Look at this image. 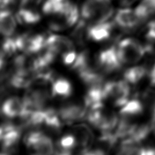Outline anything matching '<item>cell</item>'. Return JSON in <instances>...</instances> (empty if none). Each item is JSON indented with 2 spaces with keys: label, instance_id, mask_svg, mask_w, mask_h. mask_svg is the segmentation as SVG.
I'll list each match as a JSON object with an SVG mask.
<instances>
[{
  "label": "cell",
  "instance_id": "6da1fadb",
  "mask_svg": "<svg viewBox=\"0 0 155 155\" xmlns=\"http://www.w3.org/2000/svg\"><path fill=\"white\" fill-rule=\"evenodd\" d=\"M113 13L110 0H86L81 9L82 20L93 24L108 21Z\"/></svg>",
  "mask_w": 155,
  "mask_h": 155
},
{
  "label": "cell",
  "instance_id": "7a4b0ae2",
  "mask_svg": "<svg viewBox=\"0 0 155 155\" xmlns=\"http://www.w3.org/2000/svg\"><path fill=\"white\" fill-rule=\"evenodd\" d=\"M30 155H53L54 145L48 136L40 131H32L24 138Z\"/></svg>",
  "mask_w": 155,
  "mask_h": 155
},
{
  "label": "cell",
  "instance_id": "3957f363",
  "mask_svg": "<svg viewBox=\"0 0 155 155\" xmlns=\"http://www.w3.org/2000/svg\"><path fill=\"white\" fill-rule=\"evenodd\" d=\"M117 51L122 64H134L146 54L147 49L136 39L127 38L120 42Z\"/></svg>",
  "mask_w": 155,
  "mask_h": 155
},
{
  "label": "cell",
  "instance_id": "277c9868",
  "mask_svg": "<svg viewBox=\"0 0 155 155\" xmlns=\"http://www.w3.org/2000/svg\"><path fill=\"white\" fill-rule=\"evenodd\" d=\"M104 92L105 99L110 98L115 105L123 107L129 101L130 88L125 80L111 81L104 83Z\"/></svg>",
  "mask_w": 155,
  "mask_h": 155
},
{
  "label": "cell",
  "instance_id": "5b68a950",
  "mask_svg": "<svg viewBox=\"0 0 155 155\" xmlns=\"http://www.w3.org/2000/svg\"><path fill=\"white\" fill-rule=\"evenodd\" d=\"M97 64L104 74H110L119 70L122 66V62L118 55L117 47L112 45L100 51L97 57Z\"/></svg>",
  "mask_w": 155,
  "mask_h": 155
},
{
  "label": "cell",
  "instance_id": "8992f818",
  "mask_svg": "<svg viewBox=\"0 0 155 155\" xmlns=\"http://www.w3.org/2000/svg\"><path fill=\"white\" fill-rule=\"evenodd\" d=\"M87 112V107L85 104L82 105L75 103H69L61 107L58 114L62 122L70 124L84 119L86 117Z\"/></svg>",
  "mask_w": 155,
  "mask_h": 155
},
{
  "label": "cell",
  "instance_id": "52a82bcc",
  "mask_svg": "<svg viewBox=\"0 0 155 155\" xmlns=\"http://www.w3.org/2000/svg\"><path fill=\"white\" fill-rule=\"evenodd\" d=\"M21 136V128L10 122L2 125L0 137L3 149L8 151L16 146Z\"/></svg>",
  "mask_w": 155,
  "mask_h": 155
},
{
  "label": "cell",
  "instance_id": "ba28073f",
  "mask_svg": "<svg viewBox=\"0 0 155 155\" xmlns=\"http://www.w3.org/2000/svg\"><path fill=\"white\" fill-rule=\"evenodd\" d=\"M114 25L115 23L109 21L91 24L86 30L87 37L95 42L106 40L111 36Z\"/></svg>",
  "mask_w": 155,
  "mask_h": 155
},
{
  "label": "cell",
  "instance_id": "9c48e42d",
  "mask_svg": "<svg viewBox=\"0 0 155 155\" xmlns=\"http://www.w3.org/2000/svg\"><path fill=\"white\" fill-rule=\"evenodd\" d=\"M73 135L77 141V147L81 152L89 149L94 141V136L91 129L86 124H79L74 127Z\"/></svg>",
  "mask_w": 155,
  "mask_h": 155
},
{
  "label": "cell",
  "instance_id": "30bf717a",
  "mask_svg": "<svg viewBox=\"0 0 155 155\" xmlns=\"http://www.w3.org/2000/svg\"><path fill=\"white\" fill-rule=\"evenodd\" d=\"M114 23L124 30H132L140 24L135 11L130 8L118 10L115 15Z\"/></svg>",
  "mask_w": 155,
  "mask_h": 155
},
{
  "label": "cell",
  "instance_id": "8fae6325",
  "mask_svg": "<svg viewBox=\"0 0 155 155\" xmlns=\"http://www.w3.org/2000/svg\"><path fill=\"white\" fill-rule=\"evenodd\" d=\"M117 155H155V149L145 148L140 142L124 139L121 143Z\"/></svg>",
  "mask_w": 155,
  "mask_h": 155
},
{
  "label": "cell",
  "instance_id": "7c38bea8",
  "mask_svg": "<svg viewBox=\"0 0 155 155\" xmlns=\"http://www.w3.org/2000/svg\"><path fill=\"white\" fill-rule=\"evenodd\" d=\"M45 47L49 48L56 54L67 52L70 50L74 49L73 42L65 36L58 35H51L46 38Z\"/></svg>",
  "mask_w": 155,
  "mask_h": 155
},
{
  "label": "cell",
  "instance_id": "4fadbf2b",
  "mask_svg": "<svg viewBox=\"0 0 155 155\" xmlns=\"http://www.w3.org/2000/svg\"><path fill=\"white\" fill-rule=\"evenodd\" d=\"M24 108L23 100L21 101L17 97H12L6 100L2 104V112L6 117L14 118L21 117Z\"/></svg>",
  "mask_w": 155,
  "mask_h": 155
},
{
  "label": "cell",
  "instance_id": "5bb4252c",
  "mask_svg": "<svg viewBox=\"0 0 155 155\" xmlns=\"http://www.w3.org/2000/svg\"><path fill=\"white\" fill-rule=\"evenodd\" d=\"M16 17L18 21L24 24H35L41 19L40 15L36 12L35 6L21 5Z\"/></svg>",
  "mask_w": 155,
  "mask_h": 155
},
{
  "label": "cell",
  "instance_id": "9a60e30c",
  "mask_svg": "<svg viewBox=\"0 0 155 155\" xmlns=\"http://www.w3.org/2000/svg\"><path fill=\"white\" fill-rule=\"evenodd\" d=\"M135 12L140 24L155 17V0H142L136 8Z\"/></svg>",
  "mask_w": 155,
  "mask_h": 155
},
{
  "label": "cell",
  "instance_id": "2e32d148",
  "mask_svg": "<svg viewBox=\"0 0 155 155\" xmlns=\"http://www.w3.org/2000/svg\"><path fill=\"white\" fill-rule=\"evenodd\" d=\"M71 0H46L42 6V12L45 15L61 14L71 4Z\"/></svg>",
  "mask_w": 155,
  "mask_h": 155
},
{
  "label": "cell",
  "instance_id": "e0dca14e",
  "mask_svg": "<svg viewBox=\"0 0 155 155\" xmlns=\"http://www.w3.org/2000/svg\"><path fill=\"white\" fill-rule=\"evenodd\" d=\"M1 33L5 37L11 36L16 28V21L10 11L2 10L0 15Z\"/></svg>",
  "mask_w": 155,
  "mask_h": 155
},
{
  "label": "cell",
  "instance_id": "ac0fdd59",
  "mask_svg": "<svg viewBox=\"0 0 155 155\" xmlns=\"http://www.w3.org/2000/svg\"><path fill=\"white\" fill-rule=\"evenodd\" d=\"M51 93L53 96L68 98L72 94V86L66 79L59 78L51 83Z\"/></svg>",
  "mask_w": 155,
  "mask_h": 155
},
{
  "label": "cell",
  "instance_id": "d6986e66",
  "mask_svg": "<svg viewBox=\"0 0 155 155\" xmlns=\"http://www.w3.org/2000/svg\"><path fill=\"white\" fill-rule=\"evenodd\" d=\"M143 104L137 98L129 100L127 104L121 107L120 116L121 117L132 119L133 117L140 115L143 112Z\"/></svg>",
  "mask_w": 155,
  "mask_h": 155
},
{
  "label": "cell",
  "instance_id": "ffe728a7",
  "mask_svg": "<svg viewBox=\"0 0 155 155\" xmlns=\"http://www.w3.org/2000/svg\"><path fill=\"white\" fill-rule=\"evenodd\" d=\"M148 74V70L143 66H136L129 68L124 73V80L129 84H137Z\"/></svg>",
  "mask_w": 155,
  "mask_h": 155
},
{
  "label": "cell",
  "instance_id": "44dd1931",
  "mask_svg": "<svg viewBox=\"0 0 155 155\" xmlns=\"http://www.w3.org/2000/svg\"><path fill=\"white\" fill-rule=\"evenodd\" d=\"M18 50V45H17L15 38L6 37L5 40L3 42L2 45V55L3 56H10L15 54Z\"/></svg>",
  "mask_w": 155,
  "mask_h": 155
},
{
  "label": "cell",
  "instance_id": "7402d4cb",
  "mask_svg": "<svg viewBox=\"0 0 155 155\" xmlns=\"http://www.w3.org/2000/svg\"><path fill=\"white\" fill-rule=\"evenodd\" d=\"M58 147L73 151L76 147H77V141L74 135L68 134L62 136L58 142Z\"/></svg>",
  "mask_w": 155,
  "mask_h": 155
},
{
  "label": "cell",
  "instance_id": "603a6c76",
  "mask_svg": "<svg viewBox=\"0 0 155 155\" xmlns=\"http://www.w3.org/2000/svg\"><path fill=\"white\" fill-rule=\"evenodd\" d=\"M77 54L75 50L72 49L62 54V60L64 64L68 66H72L77 59Z\"/></svg>",
  "mask_w": 155,
  "mask_h": 155
},
{
  "label": "cell",
  "instance_id": "cb8c5ba5",
  "mask_svg": "<svg viewBox=\"0 0 155 155\" xmlns=\"http://www.w3.org/2000/svg\"><path fill=\"white\" fill-rule=\"evenodd\" d=\"M80 155H107V152L103 151L101 148H97L93 150L89 149L87 151H83V152H81Z\"/></svg>",
  "mask_w": 155,
  "mask_h": 155
},
{
  "label": "cell",
  "instance_id": "d4e9b609",
  "mask_svg": "<svg viewBox=\"0 0 155 155\" xmlns=\"http://www.w3.org/2000/svg\"><path fill=\"white\" fill-rule=\"evenodd\" d=\"M15 3V0H1L2 10H8L13 7Z\"/></svg>",
  "mask_w": 155,
  "mask_h": 155
},
{
  "label": "cell",
  "instance_id": "484cf974",
  "mask_svg": "<svg viewBox=\"0 0 155 155\" xmlns=\"http://www.w3.org/2000/svg\"><path fill=\"white\" fill-rule=\"evenodd\" d=\"M53 155H73V151L57 147V149L54 151Z\"/></svg>",
  "mask_w": 155,
  "mask_h": 155
},
{
  "label": "cell",
  "instance_id": "4316f807",
  "mask_svg": "<svg viewBox=\"0 0 155 155\" xmlns=\"http://www.w3.org/2000/svg\"><path fill=\"white\" fill-rule=\"evenodd\" d=\"M148 74H149V79L150 81H151V86H155V64L154 67L152 68V69H151V72Z\"/></svg>",
  "mask_w": 155,
  "mask_h": 155
},
{
  "label": "cell",
  "instance_id": "83f0119b",
  "mask_svg": "<svg viewBox=\"0 0 155 155\" xmlns=\"http://www.w3.org/2000/svg\"><path fill=\"white\" fill-rule=\"evenodd\" d=\"M151 110H152V124L154 125V129H155V96L154 97V101L151 104Z\"/></svg>",
  "mask_w": 155,
  "mask_h": 155
},
{
  "label": "cell",
  "instance_id": "f1b7e54d",
  "mask_svg": "<svg viewBox=\"0 0 155 155\" xmlns=\"http://www.w3.org/2000/svg\"><path fill=\"white\" fill-rule=\"evenodd\" d=\"M136 0H120V2H121V4L124 5H129L132 4L133 2H134Z\"/></svg>",
  "mask_w": 155,
  "mask_h": 155
},
{
  "label": "cell",
  "instance_id": "f546056e",
  "mask_svg": "<svg viewBox=\"0 0 155 155\" xmlns=\"http://www.w3.org/2000/svg\"><path fill=\"white\" fill-rule=\"evenodd\" d=\"M1 155H8V154L7 153H5V152H2V153Z\"/></svg>",
  "mask_w": 155,
  "mask_h": 155
}]
</instances>
